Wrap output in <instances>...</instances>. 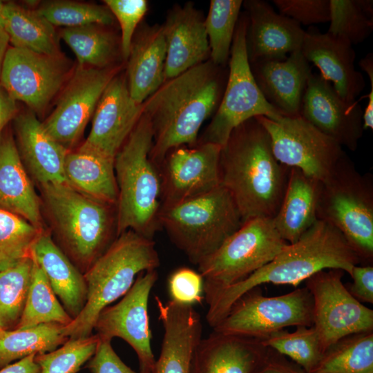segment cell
<instances>
[{
    "mask_svg": "<svg viewBox=\"0 0 373 373\" xmlns=\"http://www.w3.org/2000/svg\"><path fill=\"white\" fill-rule=\"evenodd\" d=\"M224 67L204 61L165 81L143 102L153 135L149 157L157 168L172 149L197 144L202 125L220 103L228 76Z\"/></svg>",
    "mask_w": 373,
    "mask_h": 373,
    "instance_id": "cell-1",
    "label": "cell"
},
{
    "mask_svg": "<svg viewBox=\"0 0 373 373\" xmlns=\"http://www.w3.org/2000/svg\"><path fill=\"white\" fill-rule=\"evenodd\" d=\"M220 182L231 194L242 222L276 216L290 167L275 157L270 135L255 117L236 126L222 146Z\"/></svg>",
    "mask_w": 373,
    "mask_h": 373,
    "instance_id": "cell-2",
    "label": "cell"
},
{
    "mask_svg": "<svg viewBox=\"0 0 373 373\" xmlns=\"http://www.w3.org/2000/svg\"><path fill=\"white\" fill-rule=\"evenodd\" d=\"M360 264L359 257L342 233L331 224L317 220L296 242L288 244L271 261L248 278L205 296L207 322L211 327L216 326L238 299L262 284L297 287L325 269H338L350 276L352 268Z\"/></svg>",
    "mask_w": 373,
    "mask_h": 373,
    "instance_id": "cell-3",
    "label": "cell"
},
{
    "mask_svg": "<svg viewBox=\"0 0 373 373\" xmlns=\"http://www.w3.org/2000/svg\"><path fill=\"white\" fill-rule=\"evenodd\" d=\"M153 137L150 120L143 113L115 157L117 237L133 230L153 240L160 227L161 178L149 157Z\"/></svg>",
    "mask_w": 373,
    "mask_h": 373,
    "instance_id": "cell-4",
    "label": "cell"
},
{
    "mask_svg": "<svg viewBox=\"0 0 373 373\" xmlns=\"http://www.w3.org/2000/svg\"><path fill=\"white\" fill-rule=\"evenodd\" d=\"M160 258L153 240L133 230L122 233L84 274L86 301L80 314L63 328L70 339L92 335L100 312L124 296L141 272L156 269Z\"/></svg>",
    "mask_w": 373,
    "mask_h": 373,
    "instance_id": "cell-5",
    "label": "cell"
},
{
    "mask_svg": "<svg viewBox=\"0 0 373 373\" xmlns=\"http://www.w3.org/2000/svg\"><path fill=\"white\" fill-rule=\"evenodd\" d=\"M65 254L84 274L115 240L113 204L90 198L66 183L40 185Z\"/></svg>",
    "mask_w": 373,
    "mask_h": 373,
    "instance_id": "cell-6",
    "label": "cell"
},
{
    "mask_svg": "<svg viewBox=\"0 0 373 373\" xmlns=\"http://www.w3.org/2000/svg\"><path fill=\"white\" fill-rule=\"evenodd\" d=\"M158 220L175 245L197 265L243 223L233 199L221 184L199 196L162 206Z\"/></svg>",
    "mask_w": 373,
    "mask_h": 373,
    "instance_id": "cell-7",
    "label": "cell"
},
{
    "mask_svg": "<svg viewBox=\"0 0 373 373\" xmlns=\"http://www.w3.org/2000/svg\"><path fill=\"white\" fill-rule=\"evenodd\" d=\"M317 219L338 230L361 260H373V176L361 173L347 155L321 182Z\"/></svg>",
    "mask_w": 373,
    "mask_h": 373,
    "instance_id": "cell-8",
    "label": "cell"
},
{
    "mask_svg": "<svg viewBox=\"0 0 373 373\" xmlns=\"http://www.w3.org/2000/svg\"><path fill=\"white\" fill-rule=\"evenodd\" d=\"M288 244L276 230L273 218L258 217L245 221L198 265L204 280V297L246 279Z\"/></svg>",
    "mask_w": 373,
    "mask_h": 373,
    "instance_id": "cell-9",
    "label": "cell"
},
{
    "mask_svg": "<svg viewBox=\"0 0 373 373\" xmlns=\"http://www.w3.org/2000/svg\"><path fill=\"white\" fill-rule=\"evenodd\" d=\"M248 17L240 15L230 50L228 76L220 103L201 142L222 146L231 131L249 119L282 115L263 97L254 78L247 50Z\"/></svg>",
    "mask_w": 373,
    "mask_h": 373,
    "instance_id": "cell-10",
    "label": "cell"
},
{
    "mask_svg": "<svg viewBox=\"0 0 373 373\" xmlns=\"http://www.w3.org/2000/svg\"><path fill=\"white\" fill-rule=\"evenodd\" d=\"M313 326V299L306 287L265 296L259 287L238 299L213 331L264 340L288 327Z\"/></svg>",
    "mask_w": 373,
    "mask_h": 373,
    "instance_id": "cell-11",
    "label": "cell"
},
{
    "mask_svg": "<svg viewBox=\"0 0 373 373\" xmlns=\"http://www.w3.org/2000/svg\"><path fill=\"white\" fill-rule=\"evenodd\" d=\"M256 117L270 135L276 160L320 182L325 180L347 155L337 142L300 115Z\"/></svg>",
    "mask_w": 373,
    "mask_h": 373,
    "instance_id": "cell-12",
    "label": "cell"
},
{
    "mask_svg": "<svg viewBox=\"0 0 373 373\" xmlns=\"http://www.w3.org/2000/svg\"><path fill=\"white\" fill-rule=\"evenodd\" d=\"M344 272L325 269L305 281L313 299V327L324 352L345 336L373 331V310L349 292L342 281Z\"/></svg>",
    "mask_w": 373,
    "mask_h": 373,
    "instance_id": "cell-13",
    "label": "cell"
},
{
    "mask_svg": "<svg viewBox=\"0 0 373 373\" xmlns=\"http://www.w3.org/2000/svg\"><path fill=\"white\" fill-rule=\"evenodd\" d=\"M71 65L62 54L48 55L9 47L0 84L16 101L42 113L70 77Z\"/></svg>",
    "mask_w": 373,
    "mask_h": 373,
    "instance_id": "cell-14",
    "label": "cell"
},
{
    "mask_svg": "<svg viewBox=\"0 0 373 373\" xmlns=\"http://www.w3.org/2000/svg\"><path fill=\"white\" fill-rule=\"evenodd\" d=\"M158 278L156 269L141 272L121 300L99 314L94 329L99 339L119 337L135 352L141 373H154L155 361L151 340L149 298Z\"/></svg>",
    "mask_w": 373,
    "mask_h": 373,
    "instance_id": "cell-15",
    "label": "cell"
},
{
    "mask_svg": "<svg viewBox=\"0 0 373 373\" xmlns=\"http://www.w3.org/2000/svg\"><path fill=\"white\" fill-rule=\"evenodd\" d=\"M118 71L115 66L104 68L77 66L54 111L42 122L46 131L68 150L82 135L102 93Z\"/></svg>",
    "mask_w": 373,
    "mask_h": 373,
    "instance_id": "cell-16",
    "label": "cell"
},
{
    "mask_svg": "<svg viewBox=\"0 0 373 373\" xmlns=\"http://www.w3.org/2000/svg\"><path fill=\"white\" fill-rule=\"evenodd\" d=\"M221 149L216 144L201 142L169 152L160 165L161 207L175 204L218 186Z\"/></svg>",
    "mask_w": 373,
    "mask_h": 373,
    "instance_id": "cell-17",
    "label": "cell"
},
{
    "mask_svg": "<svg viewBox=\"0 0 373 373\" xmlns=\"http://www.w3.org/2000/svg\"><path fill=\"white\" fill-rule=\"evenodd\" d=\"M362 108L347 102L321 74L312 73L303 97L300 115L342 147L356 151L363 133Z\"/></svg>",
    "mask_w": 373,
    "mask_h": 373,
    "instance_id": "cell-18",
    "label": "cell"
},
{
    "mask_svg": "<svg viewBox=\"0 0 373 373\" xmlns=\"http://www.w3.org/2000/svg\"><path fill=\"white\" fill-rule=\"evenodd\" d=\"M143 103L131 97L126 78L117 75L102 93L83 146L115 158L143 114Z\"/></svg>",
    "mask_w": 373,
    "mask_h": 373,
    "instance_id": "cell-19",
    "label": "cell"
},
{
    "mask_svg": "<svg viewBox=\"0 0 373 373\" xmlns=\"http://www.w3.org/2000/svg\"><path fill=\"white\" fill-rule=\"evenodd\" d=\"M242 6L248 17L246 36L250 64L260 60H284L300 50L305 31L294 20L277 13L266 1L247 0Z\"/></svg>",
    "mask_w": 373,
    "mask_h": 373,
    "instance_id": "cell-20",
    "label": "cell"
},
{
    "mask_svg": "<svg viewBox=\"0 0 373 373\" xmlns=\"http://www.w3.org/2000/svg\"><path fill=\"white\" fill-rule=\"evenodd\" d=\"M155 300L164 334L154 373H191L193 353L202 339L201 317L193 305L164 303L157 296Z\"/></svg>",
    "mask_w": 373,
    "mask_h": 373,
    "instance_id": "cell-21",
    "label": "cell"
},
{
    "mask_svg": "<svg viewBox=\"0 0 373 373\" xmlns=\"http://www.w3.org/2000/svg\"><path fill=\"white\" fill-rule=\"evenodd\" d=\"M300 51L310 63L329 82L339 96L347 102H354L365 87L362 74L356 70L355 51L344 38L317 29L305 31Z\"/></svg>",
    "mask_w": 373,
    "mask_h": 373,
    "instance_id": "cell-22",
    "label": "cell"
},
{
    "mask_svg": "<svg viewBox=\"0 0 373 373\" xmlns=\"http://www.w3.org/2000/svg\"><path fill=\"white\" fill-rule=\"evenodd\" d=\"M162 26L166 46L165 81L210 59L204 18L193 3L175 6Z\"/></svg>",
    "mask_w": 373,
    "mask_h": 373,
    "instance_id": "cell-23",
    "label": "cell"
},
{
    "mask_svg": "<svg viewBox=\"0 0 373 373\" xmlns=\"http://www.w3.org/2000/svg\"><path fill=\"white\" fill-rule=\"evenodd\" d=\"M254 78L267 102L285 116L300 115L303 97L312 73L300 50L284 60L250 64Z\"/></svg>",
    "mask_w": 373,
    "mask_h": 373,
    "instance_id": "cell-24",
    "label": "cell"
},
{
    "mask_svg": "<svg viewBox=\"0 0 373 373\" xmlns=\"http://www.w3.org/2000/svg\"><path fill=\"white\" fill-rule=\"evenodd\" d=\"M269 350L261 340L213 331L197 345L191 373H254Z\"/></svg>",
    "mask_w": 373,
    "mask_h": 373,
    "instance_id": "cell-25",
    "label": "cell"
},
{
    "mask_svg": "<svg viewBox=\"0 0 373 373\" xmlns=\"http://www.w3.org/2000/svg\"><path fill=\"white\" fill-rule=\"evenodd\" d=\"M15 130L21 160L39 185L67 184L64 163L68 150L46 131L35 114L17 115Z\"/></svg>",
    "mask_w": 373,
    "mask_h": 373,
    "instance_id": "cell-26",
    "label": "cell"
},
{
    "mask_svg": "<svg viewBox=\"0 0 373 373\" xmlns=\"http://www.w3.org/2000/svg\"><path fill=\"white\" fill-rule=\"evenodd\" d=\"M166 46L162 26L140 27L133 37L127 65L130 95L142 104L165 82Z\"/></svg>",
    "mask_w": 373,
    "mask_h": 373,
    "instance_id": "cell-27",
    "label": "cell"
},
{
    "mask_svg": "<svg viewBox=\"0 0 373 373\" xmlns=\"http://www.w3.org/2000/svg\"><path fill=\"white\" fill-rule=\"evenodd\" d=\"M0 208L42 230L39 198L8 133L0 135Z\"/></svg>",
    "mask_w": 373,
    "mask_h": 373,
    "instance_id": "cell-28",
    "label": "cell"
},
{
    "mask_svg": "<svg viewBox=\"0 0 373 373\" xmlns=\"http://www.w3.org/2000/svg\"><path fill=\"white\" fill-rule=\"evenodd\" d=\"M31 256L44 272L64 308L73 319L76 318L86 301L87 287L84 274L50 235L43 231L32 247Z\"/></svg>",
    "mask_w": 373,
    "mask_h": 373,
    "instance_id": "cell-29",
    "label": "cell"
},
{
    "mask_svg": "<svg viewBox=\"0 0 373 373\" xmlns=\"http://www.w3.org/2000/svg\"><path fill=\"white\" fill-rule=\"evenodd\" d=\"M321 182L297 168H290L280 207L273 218L280 237L289 244L296 242L316 221Z\"/></svg>",
    "mask_w": 373,
    "mask_h": 373,
    "instance_id": "cell-30",
    "label": "cell"
},
{
    "mask_svg": "<svg viewBox=\"0 0 373 373\" xmlns=\"http://www.w3.org/2000/svg\"><path fill=\"white\" fill-rule=\"evenodd\" d=\"M114 160L82 145L75 151H68L64 163L67 184L90 198L116 205L118 189Z\"/></svg>",
    "mask_w": 373,
    "mask_h": 373,
    "instance_id": "cell-31",
    "label": "cell"
},
{
    "mask_svg": "<svg viewBox=\"0 0 373 373\" xmlns=\"http://www.w3.org/2000/svg\"><path fill=\"white\" fill-rule=\"evenodd\" d=\"M3 29L12 47L48 55L61 54L55 26L35 10L4 3Z\"/></svg>",
    "mask_w": 373,
    "mask_h": 373,
    "instance_id": "cell-32",
    "label": "cell"
},
{
    "mask_svg": "<svg viewBox=\"0 0 373 373\" xmlns=\"http://www.w3.org/2000/svg\"><path fill=\"white\" fill-rule=\"evenodd\" d=\"M64 325L50 323L0 331V369L31 354L51 352L68 340Z\"/></svg>",
    "mask_w": 373,
    "mask_h": 373,
    "instance_id": "cell-33",
    "label": "cell"
},
{
    "mask_svg": "<svg viewBox=\"0 0 373 373\" xmlns=\"http://www.w3.org/2000/svg\"><path fill=\"white\" fill-rule=\"evenodd\" d=\"M309 373H373V331L341 338Z\"/></svg>",
    "mask_w": 373,
    "mask_h": 373,
    "instance_id": "cell-34",
    "label": "cell"
},
{
    "mask_svg": "<svg viewBox=\"0 0 373 373\" xmlns=\"http://www.w3.org/2000/svg\"><path fill=\"white\" fill-rule=\"evenodd\" d=\"M59 36L75 53L78 66L104 68L113 66L117 55V41L104 26L64 28Z\"/></svg>",
    "mask_w": 373,
    "mask_h": 373,
    "instance_id": "cell-35",
    "label": "cell"
},
{
    "mask_svg": "<svg viewBox=\"0 0 373 373\" xmlns=\"http://www.w3.org/2000/svg\"><path fill=\"white\" fill-rule=\"evenodd\" d=\"M32 260L31 281L25 305L14 329H26L50 323L68 325L73 318L58 301L41 268L33 258Z\"/></svg>",
    "mask_w": 373,
    "mask_h": 373,
    "instance_id": "cell-36",
    "label": "cell"
},
{
    "mask_svg": "<svg viewBox=\"0 0 373 373\" xmlns=\"http://www.w3.org/2000/svg\"><path fill=\"white\" fill-rule=\"evenodd\" d=\"M242 0H211L204 26L210 48V59L225 66L240 15Z\"/></svg>",
    "mask_w": 373,
    "mask_h": 373,
    "instance_id": "cell-37",
    "label": "cell"
},
{
    "mask_svg": "<svg viewBox=\"0 0 373 373\" xmlns=\"http://www.w3.org/2000/svg\"><path fill=\"white\" fill-rule=\"evenodd\" d=\"M261 342L265 347L291 358L306 373L316 367L324 353L313 326H298L292 332L282 329Z\"/></svg>",
    "mask_w": 373,
    "mask_h": 373,
    "instance_id": "cell-38",
    "label": "cell"
},
{
    "mask_svg": "<svg viewBox=\"0 0 373 373\" xmlns=\"http://www.w3.org/2000/svg\"><path fill=\"white\" fill-rule=\"evenodd\" d=\"M41 231L19 216L0 208V271L30 257Z\"/></svg>",
    "mask_w": 373,
    "mask_h": 373,
    "instance_id": "cell-39",
    "label": "cell"
},
{
    "mask_svg": "<svg viewBox=\"0 0 373 373\" xmlns=\"http://www.w3.org/2000/svg\"><path fill=\"white\" fill-rule=\"evenodd\" d=\"M33 260L30 256L10 269L0 271V325L15 328L25 305L30 285Z\"/></svg>",
    "mask_w": 373,
    "mask_h": 373,
    "instance_id": "cell-40",
    "label": "cell"
},
{
    "mask_svg": "<svg viewBox=\"0 0 373 373\" xmlns=\"http://www.w3.org/2000/svg\"><path fill=\"white\" fill-rule=\"evenodd\" d=\"M35 10L54 26L64 28L90 24L106 26L112 25L115 20L114 16L106 6L77 1H48Z\"/></svg>",
    "mask_w": 373,
    "mask_h": 373,
    "instance_id": "cell-41",
    "label": "cell"
},
{
    "mask_svg": "<svg viewBox=\"0 0 373 373\" xmlns=\"http://www.w3.org/2000/svg\"><path fill=\"white\" fill-rule=\"evenodd\" d=\"M99 341L97 334L68 338L60 347L36 354L35 361L40 367V373H77L94 355Z\"/></svg>",
    "mask_w": 373,
    "mask_h": 373,
    "instance_id": "cell-42",
    "label": "cell"
},
{
    "mask_svg": "<svg viewBox=\"0 0 373 373\" xmlns=\"http://www.w3.org/2000/svg\"><path fill=\"white\" fill-rule=\"evenodd\" d=\"M327 32L347 40L352 46L363 42L373 30V17L362 8L359 0H329Z\"/></svg>",
    "mask_w": 373,
    "mask_h": 373,
    "instance_id": "cell-43",
    "label": "cell"
},
{
    "mask_svg": "<svg viewBox=\"0 0 373 373\" xmlns=\"http://www.w3.org/2000/svg\"><path fill=\"white\" fill-rule=\"evenodd\" d=\"M104 4L116 19L121 29L120 51L128 59L133 37L148 10L146 0H104Z\"/></svg>",
    "mask_w": 373,
    "mask_h": 373,
    "instance_id": "cell-44",
    "label": "cell"
},
{
    "mask_svg": "<svg viewBox=\"0 0 373 373\" xmlns=\"http://www.w3.org/2000/svg\"><path fill=\"white\" fill-rule=\"evenodd\" d=\"M280 13L299 24L309 26L329 21V0H274Z\"/></svg>",
    "mask_w": 373,
    "mask_h": 373,
    "instance_id": "cell-45",
    "label": "cell"
},
{
    "mask_svg": "<svg viewBox=\"0 0 373 373\" xmlns=\"http://www.w3.org/2000/svg\"><path fill=\"white\" fill-rule=\"evenodd\" d=\"M168 289L171 300L181 304L193 305L204 298L203 278L189 267L178 268L171 274Z\"/></svg>",
    "mask_w": 373,
    "mask_h": 373,
    "instance_id": "cell-46",
    "label": "cell"
},
{
    "mask_svg": "<svg viewBox=\"0 0 373 373\" xmlns=\"http://www.w3.org/2000/svg\"><path fill=\"white\" fill-rule=\"evenodd\" d=\"M111 342L99 339L96 351L88 363L90 373H138L121 360Z\"/></svg>",
    "mask_w": 373,
    "mask_h": 373,
    "instance_id": "cell-47",
    "label": "cell"
},
{
    "mask_svg": "<svg viewBox=\"0 0 373 373\" xmlns=\"http://www.w3.org/2000/svg\"><path fill=\"white\" fill-rule=\"evenodd\" d=\"M352 283L346 287L357 300L373 303V266L372 265H355L352 270Z\"/></svg>",
    "mask_w": 373,
    "mask_h": 373,
    "instance_id": "cell-48",
    "label": "cell"
},
{
    "mask_svg": "<svg viewBox=\"0 0 373 373\" xmlns=\"http://www.w3.org/2000/svg\"><path fill=\"white\" fill-rule=\"evenodd\" d=\"M254 373H306L296 364L285 359V356L269 349V353Z\"/></svg>",
    "mask_w": 373,
    "mask_h": 373,
    "instance_id": "cell-49",
    "label": "cell"
},
{
    "mask_svg": "<svg viewBox=\"0 0 373 373\" xmlns=\"http://www.w3.org/2000/svg\"><path fill=\"white\" fill-rule=\"evenodd\" d=\"M359 66L369 78L371 89L367 95L368 103L363 115V130L373 129V55L368 53L359 61Z\"/></svg>",
    "mask_w": 373,
    "mask_h": 373,
    "instance_id": "cell-50",
    "label": "cell"
},
{
    "mask_svg": "<svg viewBox=\"0 0 373 373\" xmlns=\"http://www.w3.org/2000/svg\"><path fill=\"white\" fill-rule=\"evenodd\" d=\"M17 101L0 84V135L6 125L16 116Z\"/></svg>",
    "mask_w": 373,
    "mask_h": 373,
    "instance_id": "cell-51",
    "label": "cell"
},
{
    "mask_svg": "<svg viewBox=\"0 0 373 373\" xmlns=\"http://www.w3.org/2000/svg\"><path fill=\"white\" fill-rule=\"evenodd\" d=\"M36 354H31L0 369V373H40L35 361Z\"/></svg>",
    "mask_w": 373,
    "mask_h": 373,
    "instance_id": "cell-52",
    "label": "cell"
},
{
    "mask_svg": "<svg viewBox=\"0 0 373 373\" xmlns=\"http://www.w3.org/2000/svg\"><path fill=\"white\" fill-rule=\"evenodd\" d=\"M9 37L4 30H0V77L3 61L8 49Z\"/></svg>",
    "mask_w": 373,
    "mask_h": 373,
    "instance_id": "cell-53",
    "label": "cell"
},
{
    "mask_svg": "<svg viewBox=\"0 0 373 373\" xmlns=\"http://www.w3.org/2000/svg\"><path fill=\"white\" fill-rule=\"evenodd\" d=\"M4 3L0 1V30L3 29V10Z\"/></svg>",
    "mask_w": 373,
    "mask_h": 373,
    "instance_id": "cell-54",
    "label": "cell"
},
{
    "mask_svg": "<svg viewBox=\"0 0 373 373\" xmlns=\"http://www.w3.org/2000/svg\"><path fill=\"white\" fill-rule=\"evenodd\" d=\"M2 329H3L2 328V327L0 325V331L2 330Z\"/></svg>",
    "mask_w": 373,
    "mask_h": 373,
    "instance_id": "cell-55",
    "label": "cell"
}]
</instances>
